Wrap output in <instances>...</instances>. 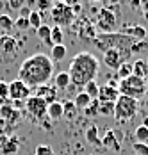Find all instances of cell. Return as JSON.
<instances>
[{"instance_id": "obj_1", "label": "cell", "mask_w": 148, "mask_h": 155, "mask_svg": "<svg viewBox=\"0 0 148 155\" xmlns=\"http://www.w3.org/2000/svg\"><path fill=\"white\" fill-rule=\"evenodd\" d=\"M54 71V62L46 54H34L27 57L22 62L20 71H18V80H22L27 87H39L48 84Z\"/></svg>"}, {"instance_id": "obj_2", "label": "cell", "mask_w": 148, "mask_h": 155, "mask_svg": "<svg viewBox=\"0 0 148 155\" xmlns=\"http://www.w3.org/2000/svg\"><path fill=\"white\" fill-rule=\"evenodd\" d=\"M98 71H100V62L91 52H79L72 59L70 68H68L72 84L77 87H84L86 84L93 82Z\"/></svg>"}, {"instance_id": "obj_3", "label": "cell", "mask_w": 148, "mask_h": 155, "mask_svg": "<svg viewBox=\"0 0 148 155\" xmlns=\"http://www.w3.org/2000/svg\"><path fill=\"white\" fill-rule=\"evenodd\" d=\"M95 47L98 48L102 54L111 50V48H118V50H130L132 43H136L134 39H130L129 36L121 34V32H109V34H98L93 39Z\"/></svg>"}, {"instance_id": "obj_4", "label": "cell", "mask_w": 148, "mask_h": 155, "mask_svg": "<svg viewBox=\"0 0 148 155\" xmlns=\"http://www.w3.org/2000/svg\"><path fill=\"white\" fill-rule=\"evenodd\" d=\"M118 91L123 96H130L134 100H139L143 94L146 93V82L143 78H137L132 75V77L125 78V80H119Z\"/></svg>"}, {"instance_id": "obj_5", "label": "cell", "mask_w": 148, "mask_h": 155, "mask_svg": "<svg viewBox=\"0 0 148 155\" xmlns=\"http://www.w3.org/2000/svg\"><path fill=\"white\" fill-rule=\"evenodd\" d=\"M136 114H137V100L119 94V98L114 104V118L118 121H129Z\"/></svg>"}, {"instance_id": "obj_6", "label": "cell", "mask_w": 148, "mask_h": 155, "mask_svg": "<svg viewBox=\"0 0 148 155\" xmlns=\"http://www.w3.org/2000/svg\"><path fill=\"white\" fill-rule=\"evenodd\" d=\"M50 15H52V20H54L56 27H61V29L72 25L73 20H75L73 11H72V7H70L66 2H57V4L52 7Z\"/></svg>"}, {"instance_id": "obj_7", "label": "cell", "mask_w": 148, "mask_h": 155, "mask_svg": "<svg viewBox=\"0 0 148 155\" xmlns=\"http://www.w3.org/2000/svg\"><path fill=\"white\" fill-rule=\"evenodd\" d=\"M96 31H100V34H109L116 29V13H113L111 9H100L98 11V20H96Z\"/></svg>"}, {"instance_id": "obj_8", "label": "cell", "mask_w": 148, "mask_h": 155, "mask_svg": "<svg viewBox=\"0 0 148 155\" xmlns=\"http://www.w3.org/2000/svg\"><path fill=\"white\" fill-rule=\"evenodd\" d=\"M46 107L48 105L45 104V100L38 98V96H29L25 100V109L34 121H43L46 118Z\"/></svg>"}, {"instance_id": "obj_9", "label": "cell", "mask_w": 148, "mask_h": 155, "mask_svg": "<svg viewBox=\"0 0 148 155\" xmlns=\"http://www.w3.org/2000/svg\"><path fill=\"white\" fill-rule=\"evenodd\" d=\"M129 55H130V50L111 48V50L104 52V62H105V66H109L111 70H118L123 62H127Z\"/></svg>"}, {"instance_id": "obj_10", "label": "cell", "mask_w": 148, "mask_h": 155, "mask_svg": "<svg viewBox=\"0 0 148 155\" xmlns=\"http://www.w3.org/2000/svg\"><path fill=\"white\" fill-rule=\"evenodd\" d=\"M119 98V91H118V82L109 80L105 86H100L98 89V102H109V104H116V100Z\"/></svg>"}, {"instance_id": "obj_11", "label": "cell", "mask_w": 148, "mask_h": 155, "mask_svg": "<svg viewBox=\"0 0 148 155\" xmlns=\"http://www.w3.org/2000/svg\"><path fill=\"white\" fill-rule=\"evenodd\" d=\"M30 96V87H27L22 80H13L9 82V100L11 102H22Z\"/></svg>"}, {"instance_id": "obj_12", "label": "cell", "mask_w": 148, "mask_h": 155, "mask_svg": "<svg viewBox=\"0 0 148 155\" xmlns=\"http://www.w3.org/2000/svg\"><path fill=\"white\" fill-rule=\"evenodd\" d=\"M0 118L7 123L9 128H13V127L22 120V114H20V110L15 109L13 105H0Z\"/></svg>"}, {"instance_id": "obj_13", "label": "cell", "mask_w": 148, "mask_h": 155, "mask_svg": "<svg viewBox=\"0 0 148 155\" xmlns=\"http://www.w3.org/2000/svg\"><path fill=\"white\" fill-rule=\"evenodd\" d=\"M18 148H20V143H18L16 136H11V137L2 136L0 137V152H2V155H16Z\"/></svg>"}, {"instance_id": "obj_14", "label": "cell", "mask_w": 148, "mask_h": 155, "mask_svg": "<svg viewBox=\"0 0 148 155\" xmlns=\"http://www.w3.org/2000/svg\"><path fill=\"white\" fill-rule=\"evenodd\" d=\"M34 96H38V98L45 100V104H46V105H50V104L57 102V89H56V87H52V86H46V84H45V86L36 87Z\"/></svg>"}, {"instance_id": "obj_15", "label": "cell", "mask_w": 148, "mask_h": 155, "mask_svg": "<svg viewBox=\"0 0 148 155\" xmlns=\"http://www.w3.org/2000/svg\"><path fill=\"white\" fill-rule=\"evenodd\" d=\"M119 141H121V137H118V132L116 130H107L105 136L102 137V146L113 150V152H119V148H121V143Z\"/></svg>"}, {"instance_id": "obj_16", "label": "cell", "mask_w": 148, "mask_h": 155, "mask_svg": "<svg viewBox=\"0 0 148 155\" xmlns=\"http://www.w3.org/2000/svg\"><path fill=\"white\" fill-rule=\"evenodd\" d=\"M121 34L129 36L134 41H143V39L146 38V29H145L143 25H130V27H125V29L121 31Z\"/></svg>"}, {"instance_id": "obj_17", "label": "cell", "mask_w": 148, "mask_h": 155, "mask_svg": "<svg viewBox=\"0 0 148 155\" xmlns=\"http://www.w3.org/2000/svg\"><path fill=\"white\" fill-rule=\"evenodd\" d=\"M0 50L4 54H15L18 50V41H16L13 36H7V34H2L0 36Z\"/></svg>"}, {"instance_id": "obj_18", "label": "cell", "mask_w": 148, "mask_h": 155, "mask_svg": "<svg viewBox=\"0 0 148 155\" xmlns=\"http://www.w3.org/2000/svg\"><path fill=\"white\" fill-rule=\"evenodd\" d=\"M79 36H80V39H84V41H93L96 36H98V32H96V27L88 21V20H84V25L79 29Z\"/></svg>"}, {"instance_id": "obj_19", "label": "cell", "mask_w": 148, "mask_h": 155, "mask_svg": "<svg viewBox=\"0 0 148 155\" xmlns=\"http://www.w3.org/2000/svg\"><path fill=\"white\" fill-rule=\"evenodd\" d=\"M132 75L143 80L145 77H148V62L145 59H137L136 62H132Z\"/></svg>"}, {"instance_id": "obj_20", "label": "cell", "mask_w": 148, "mask_h": 155, "mask_svg": "<svg viewBox=\"0 0 148 155\" xmlns=\"http://www.w3.org/2000/svg\"><path fill=\"white\" fill-rule=\"evenodd\" d=\"M86 141L93 146H102V139L98 137V127L96 125H89L86 128Z\"/></svg>"}, {"instance_id": "obj_21", "label": "cell", "mask_w": 148, "mask_h": 155, "mask_svg": "<svg viewBox=\"0 0 148 155\" xmlns=\"http://www.w3.org/2000/svg\"><path fill=\"white\" fill-rule=\"evenodd\" d=\"M66 54H68V50H66V47H64V45H56V47L50 48V61H52V62L64 61Z\"/></svg>"}, {"instance_id": "obj_22", "label": "cell", "mask_w": 148, "mask_h": 155, "mask_svg": "<svg viewBox=\"0 0 148 155\" xmlns=\"http://www.w3.org/2000/svg\"><path fill=\"white\" fill-rule=\"evenodd\" d=\"M46 116L50 120H61L62 118V104L61 102H54L46 107Z\"/></svg>"}, {"instance_id": "obj_23", "label": "cell", "mask_w": 148, "mask_h": 155, "mask_svg": "<svg viewBox=\"0 0 148 155\" xmlns=\"http://www.w3.org/2000/svg\"><path fill=\"white\" fill-rule=\"evenodd\" d=\"M62 118H66L68 121L77 118V107H75L73 100H68V102L62 104Z\"/></svg>"}, {"instance_id": "obj_24", "label": "cell", "mask_w": 148, "mask_h": 155, "mask_svg": "<svg viewBox=\"0 0 148 155\" xmlns=\"http://www.w3.org/2000/svg\"><path fill=\"white\" fill-rule=\"evenodd\" d=\"M72 84V78L68 75V71H61L56 75V89H66Z\"/></svg>"}, {"instance_id": "obj_25", "label": "cell", "mask_w": 148, "mask_h": 155, "mask_svg": "<svg viewBox=\"0 0 148 155\" xmlns=\"http://www.w3.org/2000/svg\"><path fill=\"white\" fill-rule=\"evenodd\" d=\"M50 41L54 43V47L64 43V32H62L61 27H56V25L52 27V31H50Z\"/></svg>"}, {"instance_id": "obj_26", "label": "cell", "mask_w": 148, "mask_h": 155, "mask_svg": "<svg viewBox=\"0 0 148 155\" xmlns=\"http://www.w3.org/2000/svg\"><path fill=\"white\" fill-rule=\"evenodd\" d=\"M89 102H91V98H89L84 91H82V93H77V96H75V100H73L77 110H84V109L89 105Z\"/></svg>"}, {"instance_id": "obj_27", "label": "cell", "mask_w": 148, "mask_h": 155, "mask_svg": "<svg viewBox=\"0 0 148 155\" xmlns=\"http://www.w3.org/2000/svg\"><path fill=\"white\" fill-rule=\"evenodd\" d=\"M13 102L9 100V84L0 80V105H11Z\"/></svg>"}, {"instance_id": "obj_28", "label": "cell", "mask_w": 148, "mask_h": 155, "mask_svg": "<svg viewBox=\"0 0 148 155\" xmlns=\"http://www.w3.org/2000/svg\"><path fill=\"white\" fill-rule=\"evenodd\" d=\"M116 73H118L119 80H125V78L132 77V62H129V61L123 62L118 70H116Z\"/></svg>"}, {"instance_id": "obj_29", "label": "cell", "mask_w": 148, "mask_h": 155, "mask_svg": "<svg viewBox=\"0 0 148 155\" xmlns=\"http://www.w3.org/2000/svg\"><path fill=\"white\" fill-rule=\"evenodd\" d=\"M13 27H15V21H13V18H11L9 15H4V13H0V31H2V32H9Z\"/></svg>"}, {"instance_id": "obj_30", "label": "cell", "mask_w": 148, "mask_h": 155, "mask_svg": "<svg viewBox=\"0 0 148 155\" xmlns=\"http://www.w3.org/2000/svg\"><path fill=\"white\" fill-rule=\"evenodd\" d=\"M98 89H100V86L93 80V82H89L84 86V93L88 94L91 100H98Z\"/></svg>"}, {"instance_id": "obj_31", "label": "cell", "mask_w": 148, "mask_h": 155, "mask_svg": "<svg viewBox=\"0 0 148 155\" xmlns=\"http://www.w3.org/2000/svg\"><path fill=\"white\" fill-rule=\"evenodd\" d=\"M29 25L32 27V29H39L43 23H41V13L39 11H30V15H29Z\"/></svg>"}, {"instance_id": "obj_32", "label": "cell", "mask_w": 148, "mask_h": 155, "mask_svg": "<svg viewBox=\"0 0 148 155\" xmlns=\"http://www.w3.org/2000/svg\"><path fill=\"white\" fill-rule=\"evenodd\" d=\"M98 116H114V104H109V102H100V107H98Z\"/></svg>"}, {"instance_id": "obj_33", "label": "cell", "mask_w": 148, "mask_h": 155, "mask_svg": "<svg viewBox=\"0 0 148 155\" xmlns=\"http://www.w3.org/2000/svg\"><path fill=\"white\" fill-rule=\"evenodd\" d=\"M98 107H100V102H98V100H91L89 105L84 109V114L89 116V118H91V116H98Z\"/></svg>"}, {"instance_id": "obj_34", "label": "cell", "mask_w": 148, "mask_h": 155, "mask_svg": "<svg viewBox=\"0 0 148 155\" xmlns=\"http://www.w3.org/2000/svg\"><path fill=\"white\" fill-rule=\"evenodd\" d=\"M136 141H137V143H146L148 141V128L146 127L139 125V127L136 128Z\"/></svg>"}, {"instance_id": "obj_35", "label": "cell", "mask_w": 148, "mask_h": 155, "mask_svg": "<svg viewBox=\"0 0 148 155\" xmlns=\"http://www.w3.org/2000/svg\"><path fill=\"white\" fill-rule=\"evenodd\" d=\"M132 150L134 155H148V144L146 143H134Z\"/></svg>"}, {"instance_id": "obj_36", "label": "cell", "mask_w": 148, "mask_h": 155, "mask_svg": "<svg viewBox=\"0 0 148 155\" xmlns=\"http://www.w3.org/2000/svg\"><path fill=\"white\" fill-rule=\"evenodd\" d=\"M50 31H52V27H48V25H41V27L36 31V34H38L39 39L46 41V39H50Z\"/></svg>"}, {"instance_id": "obj_37", "label": "cell", "mask_w": 148, "mask_h": 155, "mask_svg": "<svg viewBox=\"0 0 148 155\" xmlns=\"http://www.w3.org/2000/svg\"><path fill=\"white\" fill-rule=\"evenodd\" d=\"M34 155H54V150L48 144H39V146H36V153Z\"/></svg>"}, {"instance_id": "obj_38", "label": "cell", "mask_w": 148, "mask_h": 155, "mask_svg": "<svg viewBox=\"0 0 148 155\" xmlns=\"http://www.w3.org/2000/svg\"><path fill=\"white\" fill-rule=\"evenodd\" d=\"M15 25H16V29H20V31H27V29H30L29 18H20V16H18V20L15 21Z\"/></svg>"}, {"instance_id": "obj_39", "label": "cell", "mask_w": 148, "mask_h": 155, "mask_svg": "<svg viewBox=\"0 0 148 155\" xmlns=\"http://www.w3.org/2000/svg\"><path fill=\"white\" fill-rule=\"evenodd\" d=\"M23 5H25L23 0H9V4H7V7L9 9H15V11H20Z\"/></svg>"}, {"instance_id": "obj_40", "label": "cell", "mask_w": 148, "mask_h": 155, "mask_svg": "<svg viewBox=\"0 0 148 155\" xmlns=\"http://www.w3.org/2000/svg\"><path fill=\"white\" fill-rule=\"evenodd\" d=\"M145 48H146V45L143 41H136V43H132V47H130V52H141Z\"/></svg>"}, {"instance_id": "obj_41", "label": "cell", "mask_w": 148, "mask_h": 155, "mask_svg": "<svg viewBox=\"0 0 148 155\" xmlns=\"http://www.w3.org/2000/svg\"><path fill=\"white\" fill-rule=\"evenodd\" d=\"M18 13H20V18H29V15H30V9L29 7H27V5H23V7H22V9H20V11H18Z\"/></svg>"}, {"instance_id": "obj_42", "label": "cell", "mask_w": 148, "mask_h": 155, "mask_svg": "<svg viewBox=\"0 0 148 155\" xmlns=\"http://www.w3.org/2000/svg\"><path fill=\"white\" fill-rule=\"evenodd\" d=\"M48 7H50V4H48L46 0H39V2H38V9H39V11H45V9H48Z\"/></svg>"}, {"instance_id": "obj_43", "label": "cell", "mask_w": 148, "mask_h": 155, "mask_svg": "<svg viewBox=\"0 0 148 155\" xmlns=\"http://www.w3.org/2000/svg\"><path fill=\"white\" fill-rule=\"evenodd\" d=\"M141 125H143V127H146V128H148V116H145V120H143V123H141Z\"/></svg>"}, {"instance_id": "obj_44", "label": "cell", "mask_w": 148, "mask_h": 155, "mask_svg": "<svg viewBox=\"0 0 148 155\" xmlns=\"http://www.w3.org/2000/svg\"><path fill=\"white\" fill-rule=\"evenodd\" d=\"M143 18H145V20L148 21V11H145V13H143Z\"/></svg>"}, {"instance_id": "obj_45", "label": "cell", "mask_w": 148, "mask_h": 155, "mask_svg": "<svg viewBox=\"0 0 148 155\" xmlns=\"http://www.w3.org/2000/svg\"><path fill=\"white\" fill-rule=\"evenodd\" d=\"M0 36H2V31H0Z\"/></svg>"}, {"instance_id": "obj_46", "label": "cell", "mask_w": 148, "mask_h": 155, "mask_svg": "<svg viewBox=\"0 0 148 155\" xmlns=\"http://www.w3.org/2000/svg\"><path fill=\"white\" fill-rule=\"evenodd\" d=\"M146 62H148V61H146Z\"/></svg>"}]
</instances>
